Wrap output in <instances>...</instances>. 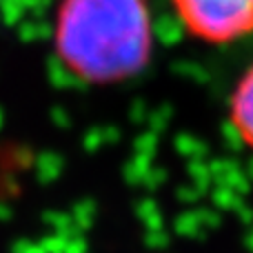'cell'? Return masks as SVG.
<instances>
[{
	"mask_svg": "<svg viewBox=\"0 0 253 253\" xmlns=\"http://www.w3.org/2000/svg\"><path fill=\"white\" fill-rule=\"evenodd\" d=\"M53 47L62 67L83 83H120L151 58V13L144 0H60Z\"/></svg>",
	"mask_w": 253,
	"mask_h": 253,
	"instance_id": "cell-1",
	"label": "cell"
},
{
	"mask_svg": "<svg viewBox=\"0 0 253 253\" xmlns=\"http://www.w3.org/2000/svg\"><path fill=\"white\" fill-rule=\"evenodd\" d=\"M182 27L209 44H229L253 34V0H171Z\"/></svg>",
	"mask_w": 253,
	"mask_h": 253,
	"instance_id": "cell-2",
	"label": "cell"
},
{
	"mask_svg": "<svg viewBox=\"0 0 253 253\" xmlns=\"http://www.w3.org/2000/svg\"><path fill=\"white\" fill-rule=\"evenodd\" d=\"M229 120L242 144L253 151V65L233 87L229 100Z\"/></svg>",
	"mask_w": 253,
	"mask_h": 253,
	"instance_id": "cell-3",
	"label": "cell"
}]
</instances>
